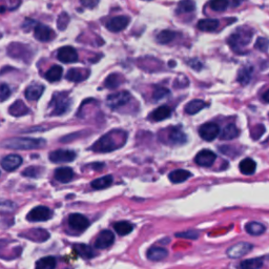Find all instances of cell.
Segmentation results:
<instances>
[{"mask_svg": "<svg viewBox=\"0 0 269 269\" xmlns=\"http://www.w3.org/2000/svg\"><path fill=\"white\" fill-rule=\"evenodd\" d=\"M63 68L60 66H54L45 73V79L49 82H56L61 79Z\"/></svg>", "mask_w": 269, "mask_h": 269, "instance_id": "35", "label": "cell"}, {"mask_svg": "<svg viewBox=\"0 0 269 269\" xmlns=\"http://www.w3.org/2000/svg\"><path fill=\"white\" fill-rule=\"evenodd\" d=\"M267 96H268V91H266V93L264 94V102H265V103L268 102V98H267Z\"/></svg>", "mask_w": 269, "mask_h": 269, "instance_id": "52", "label": "cell"}, {"mask_svg": "<svg viewBox=\"0 0 269 269\" xmlns=\"http://www.w3.org/2000/svg\"><path fill=\"white\" fill-rule=\"evenodd\" d=\"M122 81H123V79H122V76L121 75H119V74H111L105 79L104 86H105V88L111 89V90H114V89H117L119 86H121Z\"/></svg>", "mask_w": 269, "mask_h": 269, "instance_id": "37", "label": "cell"}, {"mask_svg": "<svg viewBox=\"0 0 269 269\" xmlns=\"http://www.w3.org/2000/svg\"><path fill=\"white\" fill-rule=\"evenodd\" d=\"M239 168H240V172L242 174H244L246 176H250V175L254 174V172H256L257 163L250 158H246L240 162Z\"/></svg>", "mask_w": 269, "mask_h": 269, "instance_id": "29", "label": "cell"}, {"mask_svg": "<svg viewBox=\"0 0 269 269\" xmlns=\"http://www.w3.org/2000/svg\"><path fill=\"white\" fill-rule=\"evenodd\" d=\"M0 38H1V34H0Z\"/></svg>", "mask_w": 269, "mask_h": 269, "instance_id": "53", "label": "cell"}, {"mask_svg": "<svg viewBox=\"0 0 269 269\" xmlns=\"http://www.w3.org/2000/svg\"><path fill=\"white\" fill-rule=\"evenodd\" d=\"M49 161L53 163H67V162H73L76 158V154L73 151L68 150H58L52 152L48 156Z\"/></svg>", "mask_w": 269, "mask_h": 269, "instance_id": "9", "label": "cell"}, {"mask_svg": "<svg viewBox=\"0 0 269 269\" xmlns=\"http://www.w3.org/2000/svg\"><path fill=\"white\" fill-rule=\"evenodd\" d=\"M220 22L217 19H202L198 22V29L202 32H215Z\"/></svg>", "mask_w": 269, "mask_h": 269, "instance_id": "28", "label": "cell"}, {"mask_svg": "<svg viewBox=\"0 0 269 269\" xmlns=\"http://www.w3.org/2000/svg\"><path fill=\"white\" fill-rule=\"evenodd\" d=\"M253 248V245L247 242H240L236 245L231 246L229 249H227L226 253L231 259H238L241 257H244L245 254L249 253Z\"/></svg>", "mask_w": 269, "mask_h": 269, "instance_id": "10", "label": "cell"}, {"mask_svg": "<svg viewBox=\"0 0 269 269\" xmlns=\"http://www.w3.org/2000/svg\"><path fill=\"white\" fill-rule=\"evenodd\" d=\"M166 134V141L169 144H184L187 141L186 134H184L178 127H171L165 131Z\"/></svg>", "mask_w": 269, "mask_h": 269, "instance_id": "17", "label": "cell"}, {"mask_svg": "<svg viewBox=\"0 0 269 269\" xmlns=\"http://www.w3.org/2000/svg\"><path fill=\"white\" fill-rule=\"evenodd\" d=\"M34 23H35V22H34L33 20L26 19V20L24 21V23L22 24V29H23L24 31H29V30H31V27H32L31 24H34Z\"/></svg>", "mask_w": 269, "mask_h": 269, "instance_id": "51", "label": "cell"}, {"mask_svg": "<svg viewBox=\"0 0 269 269\" xmlns=\"http://www.w3.org/2000/svg\"><path fill=\"white\" fill-rule=\"evenodd\" d=\"M256 48H258L259 51H261V52L267 53V51H268V40H267V38H264V37L259 38L256 42Z\"/></svg>", "mask_w": 269, "mask_h": 269, "instance_id": "49", "label": "cell"}, {"mask_svg": "<svg viewBox=\"0 0 269 269\" xmlns=\"http://www.w3.org/2000/svg\"><path fill=\"white\" fill-rule=\"evenodd\" d=\"M53 212L46 206H37L33 208L26 216L27 221L30 222H44L52 218Z\"/></svg>", "mask_w": 269, "mask_h": 269, "instance_id": "7", "label": "cell"}, {"mask_svg": "<svg viewBox=\"0 0 269 269\" xmlns=\"http://www.w3.org/2000/svg\"><path fill=\"white\" fill-rule=\"evenodd\" d=\"M112 182H114V178H112V176L108 175V176H104V177H101V178H98V179L94 180L90 183V185L94 189L99 190V189H104V188L110 187L112 184Z\"/></svg>", "mask_w": 269, "mask_h": 269, "instance_id": "32", "label": "cell"}, {"mask_svg": "<svg viewBox=\"0 0 269 269\" xmlns=\"http://www.w3.org/2000/svg\"><path fill=\"white\" fill-rule=\"evenodd\" d=\"M9 112H10V115H12L14 117H22V116H25L29 114L30 109L27 108L23 101L16 100L10 106Z\"/></svg>", "mask_w": 269, "mask_h": 269, "instance_id": "21", "label": "cell"}, {"mask_svg": "<svg viewBox=\"0 0 269 269\" xmlns=\"http://www.w3.org/2000/svg\"><path fill=\"white\" fill-rule=\"evenodd\" d=\"M127 139V134L122 131H112L108 133L102 138L99 139L91 150L97 153H109L117 150L124 144Z\"/></svg>", "mask_w": 269, "mask_h": 269, "instance_id": "1", "label": "cell"}, {"mask_svg": "<svg viewBox=\"0 0 269 269\" xmlns=\"http://www.w3.org/2000/svg\"><path fill=\"white\" fill-rule=\"evenodd\" d=\"M130 21L131 19L127 16H117L109 21L108 24H106V27H108L110 32L119 33L126 29L127 25L130 24Z\"/></svg>", "mask_w": 269, "mask_h": 269, "instance_id": "14", "label": "cell"}, {"mask_svg": "<svg viewBox=\"0 0 269 269\" xmlns=\"http://www.w3.org/2000/svg\"><path fill=\"white\" fill-rule=\"evenodd\" d=\"M114 229L119 236H126L134 230V225L127 221H120L114 224Z\"/></svg>", "mask_w": 269, "mask_h": 269, "instance_id": "36", "label": "cell"}, {"mask_svg": "<svg viewBox=\"0 0 269 269\" xmlns=\"http://www.w3.org/2000/svg\"><path fill=\"white\" fill-rule=\"evenodd\" d=\"M20 237L25 238L27 240H31V241H33V242L42 243V242H45V241L48 240L49 233L45 229L33 228V229H30L25 232L20 233Z\"/></svg>", "mask_w": 269, "mask_h": 269, "instance_id": "13", "label": "cell"}, {"mask_svg": "<svg viewBox=\"0 0 269 269\" xmlns=\"http://www.w3.org/2000/svg\"><path fill=\"white\" fill-rule=\"evenodd\" d=\"M245 229L250 236H260L265 232L266 227L260 222H249L246 224Z\"/></svg>", "mask_w": 269, "mask_h": 269, "instance_id": "34", "label": "cell"}, {"mask_svg": "<svg viewBox=\"0 0 269 269\" xmlns=\"http://www.w3.org/2000/svg\"><path fill=\"white\" fill-rule=\"evenodd\" d=\"M70 104H72V100L67 93H55L49 103V108L52 110L51 115L60 116L66 114L69 110Z\"/></svg>", "mask_w": 269, "mask_h": 269, "instance_id": "4", "label": "cell"}, {"mask_svg": "<svg viewBox=\"0 0 269 269\" xmlns=\"http://www.w3.org/2000/svg\"><path fill=\"white\" fill-rule=\"evenodd\" d=\"M252 36H253L252 31L248 29H244V27H241V29H238L229 37L228 44L233 51L240 53L241 49L249 44Z\"/></svg>", "mask_w": 269, "mask_h": 269, "instance_id": "3", "label": "cell"}, {"mask_svg": "<svg viewBox=\"0 0 269 269\" xmlns=\"http://www.w3.org/2000/svg\"><path fill=\"white\" fill-rule=\"evenodd\" d=\"M57 57L63 63H73L78 60V53L73 46H63L58 49Z\"/></svg>", "mask_w": 269, "mask_h": 269, "instance_id": "18", "label": "cell"}, {"mask_svg": "<svg viewBox=\"0 0 269 269\" xmlns=\"http://www.w3.org/2000/svg\"><path fill=\"white\" fill-rule=\"evenodd\" d=\"M22 158L18 155H9L1 160V166L6 172H13L22 164Z\"/></svg>", "mask_w": 269, "mask_h": 269, "instance_id": "19", "label": "cell"}, {"mask_svg": "<svg viewBox=\"0 0 269 269\" xmlns=\"http://www.w3.org/2000/svg\"><path fill=\"white\" fill-rule=\"evenodd\" d=\"M207 104L205 103L203 100H200V99H195V100H192L188 102L185 105V112L188 115H195L198 114L200 111H202L204 108H206Z\"/></svg>", "mask_w": 269, "mask_h": 269, "instance_id": "25", "label": "cell"}, {"mask_svg": "<svg viewBox=\"0 0 269 269\" xmlns=\"http://www.w3.org/2000/svg\"><path fill=\"white\" fill-rule=\"evenodd\" d=\"M217 159V155L209 150H203L197 154L195 161L198 165L203 167H210L215 163Z\"/></svg>", "mask_w": 269, "mask_h": 269, "instance_id": "15", "label": "cell"}, {"mask_svg": "<svg viewBox=\"0 0 269 269\" xmlns=\"http://www.w3.org/2000/svg\"><path fill=\"white\" fill-rule=\"evenodd\" d=\"M45 145V140L35 138H10L1 143L2 147L11 150H38Z\"/></svg>", "mask_w": 269, "mask_h": 269, "instance_id": "2", "label": "cell"}, {"mask_svg": "<svg viewBox=\"0 0 269 269\" xmlns=\"http://www.w3.org/2000/svg\"><path fill=\"white\" fill-rule=\"evenodd\" d=\"M56 264H57V261L54 257H45L36 262L35 269H55Z\"/></svg>", "mask_w": 269, "mask_h": 269, "instance_id": "38", "label": "cell"}, {"mask_svg": "<svg viewBox=\"0 0 269 269\" xmlns=\"http://www.w3.org/2000/svg\"><path fill=\"white\" fill-rule=\"evenodd\" d=\"M229 2L226 0H215L210 2V8L216 12H223L228 8Z\"/></svg>", "mask_w": 269, "mask_h": 269, "instance_id": "43", "label": "cell"}, {"mask_svg": "<svg viewBox=\"0 0 269 269\" xmlns=\"http://www.w3.org/2000/svg\"><path fill=\"white\" fill-rule=\"evenodd\" d=\"M11 96V89L8 84L1 83L0 84V102L5 101L6 99Z\"/></svg>", "mask_w": 269, "mask_h": 269, "instance_id": "46", "label": "cell"}, {"mask_svg": "<svg viewBox=\"0 0 269 269\" xmlns=\"http://www.w3.org/2000/svg\"><path fill=\"white\" fill-rule=\"evenodd\" d=\"M8 55L13 59L21 60L24 63H30L33 57V52L29 45L19 44V42H12L6 48Z\"/></svg>", "mask_w": 269, "mask_h": 269, "instance_id": "5", "label": "cell"}, {"mask_svg": "<svg viewBox=\"0 0 269 269\" xmlns=\"http://www.w3.org/2000/svg\"><path fill=\"white\" fill-rule=\"evenodd\" d=\"M68 22H69V16L67 15L66 12L61 13L59 15V17H58V20H57L58 29L60 31H65L67 27V25H68Z\"/></svg>", "mask_w": 269, "mask_h": 269, "instance_id": "44", "label": "cell"}, {"mask_svg": "<svg viewBox=\"0 0 269 269\" xmlns=\"http://www.w3.org/2000/svg\"><path fill=\"white\" fill-rule=\"evenodd\" d=\"M192 177V173L185 169H176L168 175V178L173 183H182Z\"/></svg>", "mask_w": 269, "mask_h": 269, "instance_id": "26", "label": "cell"}, {"mask_svg": "<svg viewBox=\"0 0 269 269\" xmlns=\"http://www.w3.org/2000/svg\"><path fill=\"white\" fill-rule=\"evenodd\" d=\"M16 208V204L12 201H0V211L12 212Z\"/></svg>", "mask_w": 269, "mask_h": 269, "instance_id": "48", "label": "cell"}, {"mask_svg": "<svg viewBox=\"0 0 269 269\" xmlns=\"http://www.w3.org/2000/svg\"><path fill=\"white\" fill-rule=\"evenodd\" d=\"M240 131L235 124H228L224 127L220 134V139L222 140H232L239 136Z\"/></svg>", "mask_w": 269, "mask_h": 269, "instance_id": "33", "label": "cell"}, {"mask_svg": "<svg viewBox=\"0 0 269 269\" xmlns=\"http://www.w3.org/2000/svg\"><path fill=\"white\" fill-rule=\"evenodd\" d=\"M196 9V3L194 1H189V0H185L179 3L178 6V13H190L194 12Z\"/></svg>", "mask_w": 269, "mask_h": 269, "instance_id": "42", "label": "cell"}, {"mask_svg": "<svg viewBox=\"0 0 269 269\" xmlns=\"http://www.w3.org/2000/svg\"><path fill=\"white\" fill-rule=\"evenodd\" d=\"M253 73V67L249 66H244L240 68L238 73V81L242 86H247L251 80V76Z\"/></svg>", "mask_w": 269, "mask_h": 269, "instance_id": "27", "label": "cell"}, {"mask_svg": "<svg viewBox=\"0 0 269 269\" xmlns=\"http://www.w3.org/2000/svg\"><path fill=\"white\" fill-rule=\"evenodd\" d=\"M69 227L76 231H84L90 226L89 219L81 214H72L68 217Z\"/></svg>", "mask_w": 269, "mask_h": 269, "instance_id": "11", "label": "cell"}, {"mask_svg": "<svg viewBox=\"0 0 269 269\" xmlns=\"http://www.w3.org/2000/svg\"><path fill=\"white\" fill-rule=\"evenodd\" d=\"M264 265L263 258H254L242 261L239 265V269H261Z\"/></svg>", "mask_w": 269, "mask_h": 269, "instance_id": "30", "label": "cell"}, {"mask_svg": "<svg viewBox=\"0 0 269 269\" xmlns=\"http://www.w3.org/2000/svg\"><path fill=\"white\" fill-rule=\"evenodd\" d=\"M171 115H172V109L167 105H162L152 112L151 119L154 120V121H163V120L171 117Z\"/></svg>", "mask_w": 269, "mask_h": 269, "instance_id": "24", "label": "cell"}, {"mask_svg": "<svg viewBox=\"0 0 269 269\" xmlns=\"http://www.w3.org/2000/svg\"><path fill=\"white\" fill-rule=\"evenodd\" d=\"M44 173V169L38 166H30L22 172V176L27 177V178H39Z\"/></svg>", "mask_w": 269, "mask_h": 269, "instance_id": "41", "label": "cell"}, {"mask_svg": "<svg viewBox=\"0 0 269 269\" xmlns=\"http://www.w3.org/2000/svg\"><path fill=\"white\" fill-rule=\"evenodd\" d=\"M146 256L150 261L158 262L166 259L168 256V251L165 248H162V247H151L147 250Z\"/></svg>", "mask_w": 269, "mask_h": 269, "instance_id": "23", "label": "cell"}, {"mask_svg": "<svg viewBox=\"0 0 269 269\" xmlns=\"http://www.w3.org/2000/svg\"><path fill=\"white\" fill-rule=\"evenodd\" d=\"M87 77L88 76L86 73H84V70L77 69V68L69 69L67 74V79L72 82H81L86 79Z\"/></svg>", "mask_w": 269, "mask_h": 269, "instance_id": "39", "label": "cell"}, {"mask_svg": "<svg viewBox=\"0 0 269 269\" xmlns=\"http://www.w3.org/2000/svg\"><path fill=\"white\" fill-rule=\"evenodd\" d=\"M175 38H176V33L173 32V31H169V30L161 31V32L157 35V37H156V39H157V41L159 42V44H161V45L171 44V42H172Z\"/></svg>", "mask_w": 269, "mask_h": 269, "instance_id": "40", "label": "cell"}, {"mask_svg": "<svg viewBox=\"0 0 269 269\" xmlns=\"http://www.w3.org/2000/svg\"><path fill=\"white\" fill-rule=\"evenodd\" d=\"M220 134V127L215 122H207L199 129L200 137L205 141H214Z\"/></svg>", "mask_w": 269, "mask_h": 269, "instance_id": "8", "label": "cell"}, {"mask_svg": "<svg viewBox=\"0 0 269 269\" xmlns=\"http://www.w3.org/2000/svg\"><path fill=\"white\" fill-rule=\"evenodd\" d=\"M55 179L61 183H68L74 178V172L69 167H59L55 171Z\"/></svg>", "mask_w": 269, "mask_h": 269, "instance_id": "22", "label": "cell"}, {"mask_svg": "<svg viewBox=\"0 0 269 269\" xmlns=\"http://www.w3.org/2000/svg\"><path fill=\"white\" fill-rule=\"evenodd\" d=\"M169 95V90L165 88H158L154 90V94H153V99L156 101L158 102L160 100H162V99L167 97Z\"/></svg>", "mask_w": 269, "mask_h": 269, "instance_id": "45", "label": "cell"}, {"mask_svg": "<svg viewBox=\"0 0 269 269\" xmlns=\"http://www.w3.org/2000/svg\"><path fill=\"white\" fill-rule=\"evenodd\" d=\"M99 3V1H93V0H83V1H81V4L84 5V6H87V8L89 9H93L95 8V6Z\"/></svg>", "mask_w": 269, "mask_h": 269, "instance_id": "50", "label": "cell"}, {"mask_svg": "<svg viewBox=\"0 0 269 269\" xmlns=\"http://www.w3.org/2000/svg\"><path fill=\"white\" fill-rule=\"evenodd\" d=\"M34 36L37 40L41 41V42H48L55 38V33L54 31L51 29V27H48L47 25L45 24H37L35 26V31H34Z\"/></svg>", "mask_w": 269, "mask_h": 269, "instance_id": "16", "label": "cell"}, {"mask_svg": "<svg viewBox=\"0 0 269 269\" xmlns=\"http://www.w3.org/2000/svg\"><path fill=\"white\" fill-rule=\"evenodd\" d=\"M176 237L185 238V239H189V240H197L198 238H199V232L196 230H188V231L176 233Z\"/></svg>", "mask_w": 269, "mask_h": 269, "instance_id": "47", "label": "cell"}, {"mask_svg": "<svg viewBox=\"0 0 269 269\" xmlns=\"http://www.w3.org/2000/svg\"><path fill=\"white\" fill-rule=\"evenodd\" d=\"M74 249L78 256H80L83 259H91L96 256V252L93 250V248L86 244H76L74 245Z\"/></svg>", "mask_w": 269, "mask_h": 269, "instance_id": "31", "label": "cell"}, {"mask_svg": "<svg viewBox=\"0 0 269 269\" xmlns=\"http://www.w3.org/2000/svg\"><path fill=\"white\" fill-rule=\"evenodd\" d=\"M115 236L111 230H103L95 241V248L97 249H106L114 244Z\"/></svg>", "mask_w": 269, "mask_h": 269, "instance_id": "12", "label": "cell"}, {"mask_svg": "<svg viewBox=\"0 0 269 269\" xmlns=\"http://www.w3.org/2000/svg\"><path fill=\"white\" fill-rule=\"evenodd\" d=\"M45 91V87L41 86V84H32L29 88L25 90V98L29 101H36L42 96Z\"/></svg>", "mask_w": 269, "mask_h": 269, "instance_id": "20", "label": "cell"}, {"mask_svg": "<svg viewBox=\"0 0 269 269\" xmlns=\"http://www.w3.org/2000/svg\"><path fill=\"white\" fill-rule=\"evenodd\" d=\"M131 99L132 96L129 91H119V93L112 94L108 97V99H106V105L112 110H117L129 103Z\"/></svg>", "mask_w": 269, "mask_h": 269, "instance_id": "6", "label": "cell"}]
</instances>
